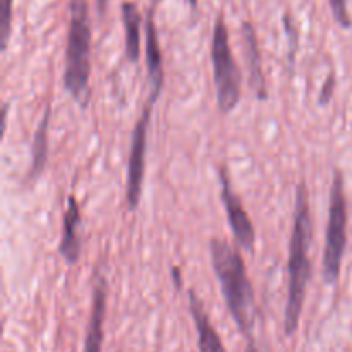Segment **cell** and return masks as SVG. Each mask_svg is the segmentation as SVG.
I'll list each match as a JSON object with an SVG mask.
<instances>
[{"instance_id":"cell-1","label":"cell","mask_w":352,"mask_h":352,"mask_svg":"<svg viewBox=\"0 0 352 352\" xmlns=\"http://www.w3.org/2000/svg\"><path fill=\"white\" fill-rule=\"evenodd\" d=\"M311 213H309L308 186L301 181L296 189L294 203V223H292L291 241H289V289L287 302L284 313L285 336H294L301 322L302 308H305L308 284L311 280V258H309V244H311Z\"/></svg>"},{"instance_id":"cell-2","label":"cell","mask_w":352,"mask_h":352,"mask_svg":"<svg viewBox=\"0 0 352 352\" xmlns=\"http://www.w3.org/2000/svg\"><path fill=\"white\" fill-rule=\"evenodd\" d=\"M210 258L230 316L241 333L251 336L258 308L243 254L226 239H212Z\"/></svg>"},{"instance_id":"cell-3","label":"cell","mask_w":352,"mask_h":352,"mask_svg":"<svg viewBox=\"0 0 352 352\" xmlns=\"http://www.w3.org/2000/svg\"><path fill=\"white\" fill-rule=\"evenodd\" d=\"M91 76V17L88 0H69L64 88L81 107L88 105Z\"/></svg>"},{"instance_id":"cell-4","label":"cell","mask_w":352,"mask_h":352,"mask_svg":"<svg viewBox=\"0 0 352 352\" xmlns=\"http://www.w3.org/2000/svg\"><path fill=\"white\" fill-rule=\"evenodd\" d=\"M347 198L346 182L339 168L333 170L329 199V222L325 232V251H323V280L337 284L342 270V260L347 246Z\"/></svg>"},{"instance_id":"cell-5","label":"cell","mask_w":352,"mask_h":352,"mask_svg":"<svg viewBox=\"0 0 352 352\" xmlns=\"http://www.w3.org/2000/svg\"><path fill=\"white\" fill-rule=\"evenodd\" d=\"M213 81L217 89V105L222 113H230L241 102L243 72L234 58L229 41L226 17L220 12L215 19L212 34Z\"/></svg>"},{"instance_id":"cell-6","label":"cell","mask_w":352,"mask_h":352,"mask_svg":"<svg viewBox=\"0 0 352 352\" xmlns=\"http://www.w3.org/2000/svg\"><path fill=\"white\" fill-rule=\"evenodd\" d=\"M153 105L148 100L144 109L141 110L131 138V151L127 160V179H126V203L131 212L140 206L141 191H143L144 168H146V148H148V131H150Z\"/></svg>"},{"instance_id":"cell-7","label":"cell","mask_w":352,"mask_h":352,"mask_svg":"<svg viewBox=\"0 0 352 352\" xmlns=\"http://www.w3.org/2000/svg\"><path fill=\"white\" fill-rule=\"evenodd\" d=\"M219 179H220V199L226 208L227 220H229L230 230H232L234 237L237 243L248 251H254V244H256V230H254L253 222H251L250 215L244 210L243 201L234 191L232 182H230L229 174L223 167L219 168Z\"/></svg>"},{"instance_id":"cell-8","label":"cell","mask_w":352,"mask_h":352,"mask_svg":"<svg viewBox=\"0 0 352 352\" xmlns=\"http://www.w3.org/2000/svg\"><path fill=\"white\" fill-rule=\"evenodd\" d=\"M153 12L155 9L150 7L146 14V21H144V50H146L148 79H150V98L148 100L157 103L165 86V69Z\"/></svg>"},{"instance_id":"cell-9","label":"cell","mask_w":352,"mask_h":352,"mask_svg":"<svg viewBox=\"0 0 352 352\" xmlns=\"http://www.w3.org/2000/svg\"><path fill=\"white\" fill-rule=\"evenodd\" d=\"M241 34H243V48L244 58L248 64V78H250V86L254 91L258 100L268 98V86L267 78L263 72V60H261V50L258 45L256 33H254L253 24L244 21L241 26Z\"/></svg>"},{"instance_id":"cell-10","label":"cell","mask_w":352,"mask_h":352,"mask_svg":"<svg viewBox=\"0 0 352 352\" xmlns=\"http://www.w3.org/2000/svg\"><path fill=\"white\" fill-rule=\"evenodd\" d=\"M81 223V208L74 196L71 195L67 198V208H65L64 222H62V237L60 244H58V253L67 265H76L81 258L82 241L78 234Z\"/></svg>"},{"instance_id":"cell-11","label":"cell","mask_w":352,"mask_h":352,"mask_svg":"<svg viewBox=\"0 0 352 352\" xmlns=\"http://www.w3.org/2000/svg\"><path fill=\"white\" fill-rule=\"evenodd\" d=\"M107 298H109V284L105 277L98 275L93 287L91 316H89L88 330L85 337V352H102L103 346V323H105Z\"/></svg>"},{"instance_id":"cell-12","label":"cell","mask_w":352,"mask_h":352,"mask_svg":"<svg viewBox=\"0 0 352 352\" xmlns=\"http://www.w3.org/2000/svg\"><path fill=\"white\" fill-rule=\"evenodd\" d=\"M189 298V311H191V318L195 322L196 332H198V347L199 352H227L223 347L222 339H220L219 332L215 327L210 322V316L206 313L205 306H203L201 299L198 298L195 291L188 292Z\"/></svg>"},{"instance_id":"cell-13","label":"cell","mask_w":352,"mask_h":352,"mask_svg":"<svg viewBox=\"0 0 352 352\" xmlns=\"http://www.w3.org/2000/svg\"><path fill=\"white\" fill-rule=\"evenodd\" d=\"M52 109L47 105L40 124L34 131L33 143H31V165L26 172V182H36L43 174L48 160V127H50Z\"/></svg>"},{"instance_id":"cell-14","label":"cell","mask_w":352,"mask_h":352,"mask_svg":"<svg viewBox=\"0 0 352 352\" xmlns=\"http://www.w3.org/2000/svg\"><path fill=\"white\" fill-rule=\"evenodd\" d=\"M120 12H122L124 33V55L129 64H136L141 55V12L138 6L131 0H124L120 3Z\"/></svg>"},{"instance_id":"cell-15","label":"cell","mask_w":352,"mask_h":352,"mask_svg":"<svg viewBox=\"0 0 352 352\" xmlns=\"http://www.w3.org/2000/svg\"><path fill=\"white\" fill-rule=\"evenodd\" d=\"M12 3L14 0H0V45L6 50L12 31Z\"/></svg>"},{"instance_id":"cell-16","label":"cell","mask_w":352,"mask_h":352,"mask_svg":"<svg viewBox=\"0 0 352 352\" xmlns=\"http://www.w3.org/2000/svg\"><path fill=\"white\" fill-rule=\"evenodd\" d=\"M284 28L285 33H287L289 38V58H291V64H294L296 58V52H298V45H299V30L296 26L294 19H292L291 12L284 14Z\"/></svg>"},{"instance_id":"cell-17","label":"cell","mask_w":352,"mask_h":352,"mask_svg":"<svg viewBox=\"0 0 352 352\" xmlns=\"http://www.w3.org/2000/svg\"><path fill=\"white\" fill-rule=\"evenodd\" d=\"M329 2L337 23L346 28V30H349L352 26V17L349 14V7H347V0H329Z\"/></svg>"},{"instance_id":"cell-18","label":"cell","mask_w":352,"mask_h":352,"mask_svg":"<svg viewBox=\"0 0 352 352\" xmlns=\"http://www.w3.org/2000/svg\"><path fill=\"white\" fill-rule=\"evenodd\" d=\"M336 74H329V78L325 79V82H323L322 89H320V96H318V105L320 107H325L329 105L330 100H332L333 96V91H336Z\"/></svg>"},{"instance_id":"cell-19","label":"cell","mask_w":352,"mask_h":352,"mask_svg":"<svg viewBox=\"0 0 352 352\" xmlns=\"http://www.w3.org/2000/svg\"><path fill=\"white\" fill-rule=\"evenodd\" d=\"M172 277H174V280H175V287H177L179 291H181V287H182L181 270H179V268H174V270H172Z\"/></svg>"},{"instance_id":"cell-20","label":"cell","mask_w":352,"mask_h":352,"mask_svg":"<svg viewBox=\"0 0 352 352\" xmlns=\"http://www.w3.org/2000/svg\"><path fill=\"white\" fill-rule=\"evenodd\" d=\"M107 6H109V0H96V9H98L100 16H103V14H105Z\"/></svg>"},{"instance_id":"cell-21","label":"cell","mask_w":352,"mask_h":352,"mask_svg":"<svg viewBox=\"0 0 352 352\" xmlns=\"http://www.w3.org/2000/svg\"><path fill=\"white\" fill-rule=\"evenodd\" d=\"M188 2H189V7H191L192 10L198 9V0H188Z\"/></svg>"},{"instance_id":"cell-22","label":"cell","mask_w":352,"mask_h":352,"mask_svg":"<svg viewBox=\"0 0 352 352\" xmlns=\"http://www.w3.org/2000/svg\"><path fill=\"white\" fill-rule=\"evenodd\" d=\"M246 352H260L256 349V346H254V344H250V346H248V351Z\"/></svg>"}]
</instances>
